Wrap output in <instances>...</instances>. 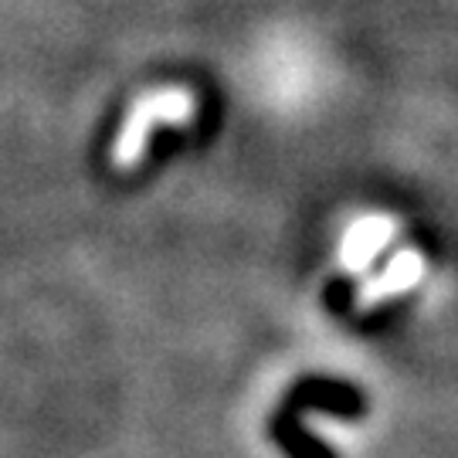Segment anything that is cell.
<instances>
[{"mask_svg": "<svg viewBox=\"0 0 458 458\" xmlns=\"http://www.w3.org/2000/svg\"><path fill=\"white\" fill-rule=\"evenodd\" d=\"M197 115H200V96L191 85H153L140 92L119 123V132L109 147V164L119 174H130L147 160V149L157 132L191 126Z\"/></svg>", "mask_w": 458, "mask_h": 458, "instance_id": "6da1fadb", "label": "cell"}, {"mask_svg": "<svg viewBox=\"0 0 458 458\" xmlns=\"http://www.w3.org/2000/svg\"><path fill=\"white\" fill-rule=\"evenodd\" d=\"M401 245H404L401 217H394L387 211H360L353 214L340 231L336 262H340V272L363 282V278L374 276Z\"/></svg>", "mask_w": 458, "mask_h": 458, "instance_id": "7a4b0ae2", "label": "cell"}, {"mask_svg": "<svg viewBox=\"0 0 458 458\" xmlns=\"http://www.w3.org/2000/svg\"><path fill=\"white\" fill-rule=\"evenodd\" d=\"M428 272L425 251L414 245H401L387 262L377 268L370 278H363L353 293V306L360 312H374L384 302H391L397 295L411 293Z\"/></svg>", "mask_w": 458, "mask_h": 458, "instance_id": "3957f363", "label": "cell"}]
</instances>
